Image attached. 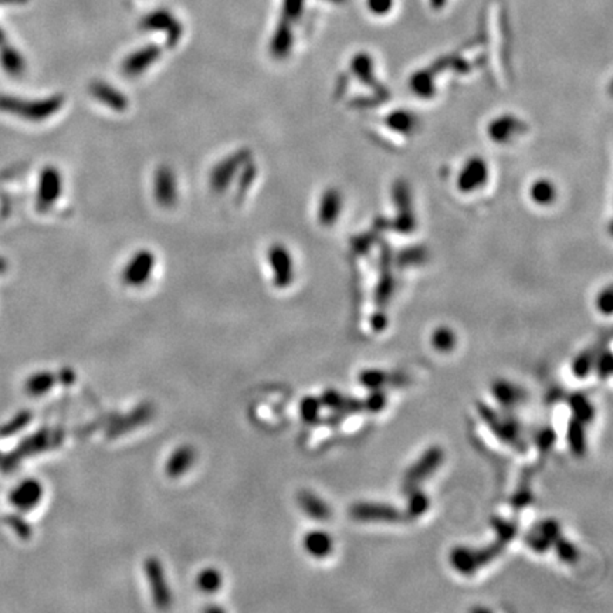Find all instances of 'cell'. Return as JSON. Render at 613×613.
Here are the masks:
<instances>
[{"instance_id": "1", "label": "cell", "mask_w": 613, "mask_h": 613, "mask_svg": "<svg viewBox=\"0 0 613 613\" xmlns=\"http://www.w3.org/2000/svg\"><path fill=\"white\" fill-rule=\"evenodd\" d=\"M477 411L485 426L491 430V433L498 440H501L504 444L510 446V448L516 449L520 453L527 452L528 444L524 439L521 425L514 418H511L510 415L500 413L494 408L483 402L477 405Z\"/></svg>"}, {"instance_id": "2", "label": "cell", "mask_w": 613, "mask_h": 613, "mask_svg": "<svg viewBox=\"0 0 613 613\" xmlns=\"http://www.w3.org/2000/svg\"><path fill=\"white\" fill-rule=\"evenodd\" d=\"M507 544L495 539L493 544L483 548L471 546H456L450 551L449 563L452 568L460 575L470 577L480 571L487 564L493 563L497 556L504 551Z\"/></svg>"}, {"instance_id": "3", "label": "cell", "mask_w": 613, "mask_h": 613, "mask_svg": "<svg viewBox=\"0 0 613 613\" xmlns=\"http://www.w3.org/2000/svg\"><path fill=\"white\" fill-rule=\"evenodd\" d=\"M62 439H63V433L60 430L57 432L55 430L53 432L48 429L39 430L36 434H32L27 439H25L13 452H11L4 457H0V470L12 471L25 457L55 448V446L60 444Z\"/></svg>"}, {"instance_id": "4", "label": "cell", "mask_w": 613, "mask_h": 613, "mask_svg": "<svg viewBox=\"0 0 613 613\" xmlns=\"http://www.w3.org/2000/svg\"><path fill=\"white\" fill-rule=\"evenodd\" d=\"M444 460V452L439 446L429 448L405 473L404 485L406 490L419 487L430 476H433Z\"/></svg>"}, {"instance_id": "5", "label": "cell", "mask_w": 613, "mask_h": 613, "mask_svg": "<svg viewBox=\"0 0 613 613\" xmlns=\"http://www.w3.org/2000/svg\"><path fill=\"white\" fill-rule=\"evenodd\" d=\"M63 104H64V98L62 95H54L47 99L29 102V104L18 99H8L2 104V106L5 109H11L12 113H18L19 116L27 120L40 121L57 113V111L63 106Z\"/></svg>"}, {"instance_id": "6", "label": "cell", "mask_w": 613, "mask_h": 613, "mask_svg": "<svg viewBox=\"0 0 613 613\" xmlns=\"http://www.w3.org/2000/svg\"><path fill=\"white\" fill-rule=\"evenodd\" d=\"M250 156L252 153L249 149H240L223 159L220 163H217L210 174L212 189L214 192L225 191L230 185L232 179L236 177L239 170L243 168V165L247 160H250Z\"/></svg>"}, {"instance_id": "7", "label": "cell", "mask_w": 613, "mask_h": 613, "mask_svg": "<svg viewBox=\"0 0 613 613\" xmlns=\"http://www.w3.org/2000/svg\"><path fill=\"white\" fill-rule=\"evenodd\" d=\"M350 516L357 521H382L397 523L405 517V513L391 504L383 503H357L351 507Z\"/></svg>"}, {"instance_id": "8", "label": "cell", "mask_w": 613, "mask_h": 613, "mask_svg": "<svg viewBox=\"0 0 613 613\" xmlns=\"http://www.w3.org/2000/svg\"><path fill=\"white\" fill-rule=\"evenodd\" d=\"M155 256L148 250H141L132 256L123 270V282L130 287L144 286L152 275Z\"/></svg>"}, {"instance_id": "9", "label": "cell", "mask_w": 613, "mask_h": 613, "mask_svg": "<svg viewBox=\"0 0 613 613\" xmlns=\"http://www.w3.org/2000/svg\"><path fill=\"white\" fill-rule=\"evenodd\" d=\"M144 570L151 586V595L155 605L160 609H166L172 602V595L168 582H166L160 561H158L156 558H149L145 561Z\"/></svg>"}, {"instance_id": "10", "label": "cell", "mask_w": 613, "mask_h": 613, "mask_svg": "<svg viewBox=\"0 0 613 613\" xmlns=\"http://www.w3.org/2000/svg\"><path fill=\"white\" fill-rule=\"evenodd\" d=\"M561 535V527L555 520H544L525 534V544L537 553H544L552 548L556 537Z\"/></svg>"}, {"instance_id": "11", "label": "cell", "mask_w": 613, "mask_h": 613, "mask_svg": "<svg viewBox=\"0 0 613 613\" xmlns=\"http://www.w3.org/2000/svg\"><path fill=\"white\" fill-rule=\"evenodd\" d=\"M267 259L274 274V284L280 289L289 287L293 280V259L289 250L282 244H274L270 247Z\"/></svg>"}, {"instance_id": "12", "label": "cell", "mask_w": 613, "mask_h": 613, "mask_svg": "<svg viewBox=\"0 0 613 613\" xmlns=\"http://www.w3.org/2000/svg\"><path fill=\"white\" fill-rule=\"evenodd\" d=\"M43 485L40 481L27 478L19 483L9 494V503L19 511H30L39 506L43 498Z\"/></svg>"}, {"instance_id": "13", "label": "cell", "mask_w": 613, "mask_h": 613, "mask_svg": "<svg viewBox=\"0 0 613 613\" xmlns=\"http://www.w3.org/2000/svg\"><path fill=\"white\" fill-rule=\"evenodd\" d=\"M153 195L162 207H172L178 200L177 177L168 166H160L153 178Z\"/></svg>"}, {"instance_id": "14", "label": "cell", "mask_w": 613, "mask_h": 613, "mask_svg": "<svg viewBox=\"0 0 613 613\" xmlns=\"http://www.w3.org/2000/svg\"><path fill=\"white\" fill-rule=\"evenodd\" d=\"M63 189L60 172L55 168H46L40 177L37 206L40 210H48L55 200H59Z\"/></svg>"}, {"instance_id": "15", "label": "cell", "mask_w": 613, "mask_h": 613, "mask_svg": "<svg viewBox=\"0 0 613 613\" xmlns=\"http://www.w3.org/2000/svg\"><path fill=\"white\" fill-rule=\"evenodd\" d=\"M160 50L155 46H148L131 54L123 63V73L128 77H137L146 71L159 57Z\"/></svg>"}, {"instance_id": "16", "label": "cell", "mask_w": 613, "mask_h": 613, "mask_svg": "<svg viewBox=\"0 0 613 613\" xmlns=\"http://www.w3.org/2000/svg\"><path fill=\"white\" fill-rule=\"evenodd\" d=\"M90 94L101 104L116 111H125L128 108V98L116 87L104 81H94L90 84Z\"/></svg>"}, {"instance_id": "17", "label": "cell", "mask_w": 613, "mask_h": 613, "mask_svg": "<svg viewBox=\"0 0 613 613\" xmlns=\"http://www.w3.org/2000/svg\"><path fill=\"white\" fill-rule=\"evenodd\" d=\"M303 548L312 558L324 560L333 551V539L324 530H311L303 538Z\"/></svg>"}, {"instance_id": "18", "label": "cell", "mask_w": 613, "mask_h": 613, "mask_svg": "<svg viewBox=\"0 0 613 613\" xmlns=\"http://www.w3.org/2000/svg\"><path fill=\"white\" fill-rule=\"evenodd\" d=\"M491 394L501 406L507 409L517 406L524 399L523 387L507 379H497L491 385Z\"/></svg>"}, {"instance_id": "19", "label": "cell", "mask_w": 613, "mask_h": 613, "mask_svg": "<svg viewBox=\"0 0 613 613\" xmlns=\"http://www.w3.org/2000/svg\"><path fill=\"white\" fill-rule=\"evenodd\" d=\"M196 460V452L191 446H181L178 448L166 462L165 466V471L170 477L172 478H178L181 476H184Z\"/></svg>"}, {"instance_id": "20", "label": "cell", "mask_w": 613, "mask_h": 613, "mask_svg": "<svg viewBox=\"0 0 613 613\" xmlns=\"http://www.w3.org/2000/svg\"><path fill=\"white\" fill-rule=\"evenodd\" d=\"M298 506L305 516L315 521H326L331 517L329 506L311 491H301L298 494Z\"/></svg>"}, {"instance_id": "21", "label": "cell", "mask_w": 613, "mask_h": 613, "mask_svg": "<svg viewBox=\"0 0 613 613\" xmlns=\"http://www.w3.org/2000/svg\"><path fill=\"white\" fill-rule=\"evenodd\" d=\"M567 441L571 453L575 457H584L588 450L586 443V433H585V425L579 422L578 419H574L568 423L567 429Z\"/></svg>"}, {"instance_id": "22", "label": "cell", "mask_w": 613, "mask_h": 613, "mask_svg": "<svg viewBox=\"0 0 613 613\" xmlns=\"http://www.w3.org/2000/svg\"><path fill=\"white\" fill-rule=\"evenodd\" d=\"M568 405L572 411V418L578 419L584 425L591 423L595 416V408L592 401L582 392H575L570 395Z\"/></svg>"}, {"instance_id": "23", "label": "cell", "mask_w": 613, "mask_h": 613, "mask_svg": "<svg viewBox=\"0 0 613 613\" xmlns=\"http://www.w3.org/2000/svg\"><path fill=\"white\" fill-rule=\"evenodd\" d=\"M55 382H57V376H55L54 373H51V372H39V373L32 375L26 380L25 389H26V392L30 397L39 398V397L50 392Z\"/></svg>"}, {"instance_id": "24", "label": "cell", "mask_w": 613, "mask_h": 613, "mask_svg": "<svg viewBox=\"0 0 613 613\" xmlns=\"http://www.w3.org/2000/svg\"><path fill=\"white\" fill-rule=\"evenodd\" d=\"M429 507H430V500L425 491H422L419 487L409 490L406 510L404 511L405 516L412 518L422 517L429 510Z\"/></svg>"}, {"instance_id": "25", "label": "cell", "mask_w": 613, "mask_h": 613, "mask_svg": "<svg viewBox=\"0 0 613 613\" xmlns=\"http://www.w3.org/2000/svg\"><path fill=\"white\" fill-rule=\"evenodd\" d=\"M432 347L440 354H449L456 348L457 337L453 329L449 326H439L432 333Z\"/></svg>"}, {"instance_id": "26", "label": "cell", "mask_w": 613, "mask_h": 613, "mask_svg": "<svg viewBox=\"0 0 613 613\" xmlns=\"http://www.w3.org/2000/svg\"><path fill=\"white\" fill-rule=\"evenodd\" d=\"M223 585V577L219 570L214 568H206L200 571L196 577V586L202 593L212 595L219 592V589Z\"/></svg>"}, {"instance_id": "27", "label": "cell", "mask_w": 613, "mask_h": 613, "mask_svg": "<svg viewBox=\"0 0 613 613\" xmlns=\"http://www.w3.org/2000/svg\"><path fill=\"white\" fill-rule=\"evenodd\" d=\"M338 210H340V196H338V192H336V191L325 192V195L322 198V202H321L319 220L324 223V225L332 223L333 220L337 219Z\"/></svg>"}, {"instance_id": "28", "label": "cell", "mask_w": 613, "mask_h": 613, "mask_svg": "<svg viewBox=\"0 0 613 613\" xmlns=\"http://www.w3.org/2000/svg\"><path fill=\"white\" fill-rule=\"evenodd\" d=\"M391 379V375L387 372L382 371V369H375V368H368L359 372L358 375V380L359 383L369 389V391H373V389H382L385 387V385Z\"/></svg>"}, {"instance_id": "29", "label": "cell", "mask_w": 613, "mask_h": 613, "mask_svg": "<svg viewBox=\"0 0 613 613\" xmlns=\"http://www.w3.org/2000/svg\"><path fill=\"white\" fill-rule=\"evenodd\" d=\"M599 351L596 350H586L581 352L572 362V373L578 379H585L589 376V373L593 371L595 361Z\"/></svg>"}, {"instance_id": "30", "label": "cell", "mask_w": 613, "mask_h": 613, "mask_svg": "<svg viewBox=\"0 0 613 613\" xmlns=\"http://www.w3.org/2000/svg\"><path fill=\"white\" fill-rule=\"evenodd\" d=\"M552 548L555 549L558 558L565 564H575L579 560V549L575 546L574 542L563 537H556V539L552 544Z\"/></svg>"}, {"instance_id": "31", "label": "cell", "mask_w": 613, "mask_h": 613, "mask_svg": "<svg viewBox=\"0 0 613 613\" xmlns=\"http://www.w3.org/2000/svg\"><path fill=\"white\" fill-rule=\"evenodd\" d=\"M321 409L322 404L319 398L307 397L300 404V415L304 423L307 425H317L321 419Z\"/></svg>"}, {"instance_id": "32", "label": "cell", "mask_w": 613, "mask_h": 613, "mask_svg": "<svg viewBox=\"0 0 613 613\" xmlns=\"http://www.w3.org/2000/svg\"><path fill=\"white\" fill-rule=\"evenodd\" d=\"M485 177L484 172V166L481 162H471L467 168L464 170L462 178H460V186L464 191H470L473 188H476L480 182H483Z\"/></svg>"}, {"instance_id": "33", "label": "cell", "mask_w": 613, "mask_h": 613, "mask_svg": "<svg viewBox=\"0 0 613 613\" xmlns=\"http://www.w3.org/2000/svg\"><path fill=\"white\" fill-rule=\"evenodd\" d=\"M493 528L497 534V539L503 541L504 544H509L510 541H513L518 532V525L514 521L506 520V518H493Z\"/></svg>"}, {"instance_id": "34", "label": "cell", "mask_w": 613, "mask_h": 613, "mask_svg": "<svg viewBox=\"0 0 613 613\" xmlns=\"http://www.w3.org/2000/svg\"><path fill=\"white\" fill-rule=\"evenodd\" d=\"M30 420H32V413L29 411H23L18 413L9 423L0 427V437H9L12 434H16L19 430L26 427Z\"/></svg>"}, {"instance_id": "35", "label": "cell", "mask_w": 613, "mask_h": 613, "mask_svg": "<svg viewBox=\"0 0 613 613\" xmlns=\"http://www.w3.org/2000/svg\"><path fill=\"white\" fill-rule=\"evenodd\" d=\"M291 47V36H290V30L286 27H280L275 33L273 46H271V51L274 53L275 57H283V55L287 54V51Z\"/></svg>"}, {"instance_id": "36", "label": "cell", "mask_w": 613, "mask_h": 613, "mask_svg": "<svg viewBox=\"0 0 613 613\" xmlns=\"http://www.w3.org/2000/svg\"><path fill=\"white\" fill-rule=\"evenodd\" d=\"M362 402H364V411L371 413H379L387 405V398L386 394L383 392V389H373V391H371L369 395Z\"/></svg>"}, {"instance_id": "37", "label": "cell", "mask_w": 613, "mask_h": 613, "mask_svg": "<svg viewBox=\"0 0 613 613\" xmlns=\"http://www.w3.org/2000/svg\"><path fill=\"white\" fill-rule=\"evenodd\" d=\"M612 368H613V359H612V352L609 350L606 351H599L596 361H595V366L593 371L598 373V376L600 379H606L610 376L612 373Z\"/></svg>"}, {"instance_id": "38", "label": "cell", "mask_w": 613, "mask_h": 613, "mask_svg": "<svg viewBox=\"0 0 613 613\" xmlns=\"http://www.w3.org/2000/svg\"><path fill=\"white\" fill-rule=\"evenodd\" d=\"M243 168L244 170L242 171V174L239 177V189H237L240 195H244L252 188V185L256 179V175H257V166L252 160H247Z\"/></svg>"}, {"instance_id": "39", "label": "cell", "mask_w": 613, "mask_h": 613, "mask_svg": "<svg viewBox=\"0 0 613 613\" xmlns=\"http://www.w3.org/2000/svg\"><path fill=\"white\" fill-rule=\"evenodd\" d=\"M531 196L537 203H548L553 198V186L548 181H538L531 188Z\"/></svg>"}, {"instance_id": "40", "label": "cell", "mask_w": 613, "mask_h": 613, "mask_svg": "<svg viewBox=\"0 0 613 613\" xmlns=\"http://www.w3.org/2000/svg\"><path fill=\"white\" fill-rule=\"evenodd\" d=\"M5 521H6V524L18 534V537L19 538H22V539H29L30 538V535H32V528H30V525L20 517V516H16V514H12V516H8L6 518H5Z\"/></svg>"}, {"instance_id": "41", "label": "cell", "mask_w": 613, "mask_h": 613, "mask_svg": "<svg viewBox=\"0 0 613 613\" xmlns=\"http://www.w3.org/2000/svg\"><path fill=\"white\" fill-rule=\"evenodd\" d=\"M555 443V432L551 427L542 429L537 436V444L542 452L549 450Z\"/></svg>"}, {"instance_id": "42", "label": "cell", "mask_w": 613, "mask_h": 613, "mask_svg": "<svg viewBox=\"0 0 613 613\" xmlns=\"http://www.w3.org/2000/svg\"><path fill=\"white\" fill-rule=\"evenodd\" d=\"M394 0H368V8L373 15L382 16L391 11Z\"/></svg>"}, {"instance_id": "43", "label": "cell", "mask_w": 613, "mask_h": 613, "mask_svg": "<svg viewBox=\"0 0 613 613\" xmlns=\"http://www.w3.org/2000/svg\"><path fill=\"white\" fill-rule=\"evenodd\" d=\"M144 27L145 29H165V27H171L170 18L166 16V15H162V13L153 15L149 19L145 20Z\"/></svg>"}, {"instance_id": "44", "label": "cell", "mask_w": 613, "mask_h": 613, "mask_svg": "<svg viewBox=\"0 0 613 613\" xmlns=\"http://www.w3.org/2000/svg\"><path fill=\"white\" fill-rule=\"evenodd\" d=\"M596 305L602 314L609 315L612 312V291H610V289H606L603 293L599 294Z\"/></svg>"}, {"instance_id": "45", "label": "cell", "mask_w": 613, "mask_h": 613, "mask_svg": "<svg viewBox=\"0 0 613 613\" xmlns=\"http://www.w3.org/2000/svg\"><path fill=\"white\" fill-rule=\"evenodd\" d=\"M386 324H387V319L382 315H375L372 319V326L375 331H382L386 326Z\"/></svg>"}, {"instance_id": "46", "label": "cell", "mask_w": 613, "mask_h": 613, "mask_svg": "<svg viewBox=\"0 0 613 613\" xmlns=\"http://www.w3.org/2000/svg\"><path fill=\"white\" fill-rule=\"evenodd\" d=\"M0 457H2V456H0Z\"/></svg>"}]
</instances>
